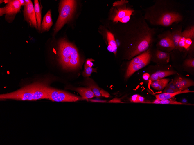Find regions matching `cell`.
Instances as JSON below:
<instances>
[{"label":"cell","instance_id":"cell-25","mask_svg":"<svg viewBox=\"0 0 194 145\" xmlns=\"http://www.w3.org/2000/svg\"><path fill=\"white\" fill-rule=\"evenodd\" d=\"M84 68V71L83 72V75L85 77H88L90 76L92 73L93 72H97L96 69L93 68L85 64V65Z\"/></svg>","mask_w":194,"mask_h":145},{"label":"cell","instance_id":"cell-22","mask_svg":"<svg viewBox=\"0 0 194 145\" xmlns=\"http://www.w3.org/2000/svg\"><path fill=\"white\" fill-rule=\"evenodd\" d=\"M150 103L164 104H169L179 105L182 104L184 105H190L193 104H187V103H184L178 102L174 99H172L171 98L167 100H159L156 98V99L152 102H150Z\"/></svg>","mask_w":194,"mask_h":145},{"label":"cell","instance_id":"cell-35","mask_svg":"<svg viewBox=\"0 0 194 145\" xmlns=\"http://www.w3.org/2000/svg\"><path fill=\"white\" fill-rule=\"evenodd\" d=\"M138 103H145V98L143 97L138 95Z\"/></svg>","mask_w":194,"mask_h":145},{"label":"cell","instance_id":"cell-13","mask_svg":"<svg viewBox=\"0 0 194 145\" xmlns=\"http://www.w3.org/2000/svg\"><path fill=\"white\" fill-rule=\"evenodd\" d=\"M53 24L51 10H49L44 16L41 25V31L48 30Z\"/></svg>","mask_w":194,"mask_h":145},{"label":"cell","instance_id":"cell-41","mask_svg":"<svg viewBox=\"0 0 194 145\" xmlns=\"http://www.w3.org/2000/svg\"><path fill=\"white\" fill-rule=\"evenodd\" d=\"M3 1H3V0H2V1H1V0H0V3H1V2H2V3L3 2Z\"/></svg>","mask_w":194,"mask_h":145},{"label":"cell","instance_id":"cell-5","mask_svg":"<svg viewBox=\"0 0 194 145\" xmlns=\"http://www.w3.org/2000/svg\"><path fill=\"white\" fill-rule=\"evenodd\" d=\"M47 92L48 99L53 101L75 102L82 99L81 97L49 87Z\"/></svg>","mask_w":194,"mask_h":145},{"label":"cell","instance_id":"cell-38","mask_svg":"<svg viewBox=\"0 0 194 145\" xmlns=\"http://www.w3.org/2000/svg\"><path fill=\"white\" fill-rule=\"evenodd\" d=\"M90 100L92 102H106V101H103V100Z\"/></svg>","mask_w":194,"mask_h":145},{"label":"cell","instance_id":"cell-40","mask_svg":"<svg viewBox=\"0 0 194 145\" xmlns=\"http://www.w3.org/2000/svg\"><path fill=\"white\" fill-rule=\"evenodd\" d=\"M31 0H24V1L25 3V5H27L28 4L29 2H30Z\"/></svg>","mask_w":194,"mask_h":145},{"label":"cell","instance_id":"cell-3","mask_svg":"<svg viewBox=\"0 0 194 145\" xmlns=\"http://www.w3.org/2000/svg\"><path fill=\"white\" fill-rule=\"evenodd\" d=\"M58 55L59 62L66 69H75L80 65L78 53L75 47L65 40L58 42Z\"/></svg>","mask_w":194,"mask_h":145},{"label":"cell","instance_id":"cell-14","mask_svg":"<svg viewBox=\"0 0 194 145\" xmlns=\"http://www.w3.org/2000/svg\"><path fill=\"white\" fill-rule=\"evenodd\" d=\"M73 90L80 94L82 99H90L95 96L91 90L88 87L77 88L73 89Z\"/></svg>","mask_w":194,"mask_h":145},{"label":"cell","instance_id":"cell-34","mask_svg":"<svg viewBox=\"0 0 194 145\" xmlns=\"http://www.w3.org/2000/svg\"><path fill=\"white\" fill-rule=\"evenodd\" d=\"M94 61L92 59H88L86 61L85 64L87 65L92 67L93 65V63L92 62V61Z\"/></svg>","mask_w":194,"mask_h":145},{"label":"cell","instance_id":"cell-36","mask_svg":"<svg viewBox=\"0 0 194 145\" xmlns=\"http://www.w3.org/2000/svg\"><path fill=\"white\" fill-rule=\"evenodd\" d=\"M109 102L111 103H122L119 99L117 98H114L108 102Z\"/></svg>","mask_w":194,"mask_h":145},{"label":"cell","instance_id":"cell-9","mask_svg":"<svg viewBox=\"0 0 194 145\" xmlns=\"http://www.w3.org/2000/svg\"><path fill=\"white\" fill-rule=\"evenodd\" d=\"M158 45L160 47L172 49L175 47L171 35V31H166L158 35Z\"/></svg>","mask_w":194,"mask_h":145},{"label":"cell","instance_id":"cell-11","mask_svg":"<svg viewBox=\"0 0 194 145\" xmlns=\"http://www.w3.org/2000/svg\"><path fill=\"white\" fill-rule=\"evenodd\" d=\"M173 82L176 86L180 90H185L194 85V82L192 80L181 77L175 79L173 81Z\"/></svg>","mask_w":194,"mask_h":145},{"label":"cell","instance_id":"cell-30","mask_svg":"<svg viewBox=\"0 0 194 145\" xmlns=\"http://www.w3.org/2000/svg\"><path fill=\"white\" fill-rule=\"evenodd\" d=\"M166 86L171 88L176 92L181 91L174 84L173 82V80H172L169 83H168Z\"/></svg>","mask_w":194,"mask_h":145},{"label":"cell","instance_id":"cell-28","mask_svg":"<svg viewBox=\"0 0 194 145\" xmlns=\"http://www.w3.org/2000/svg\"><path fill=\"white\" fill-rule=\"evenodd\" d=\"M170 80V79L168 78H166L165 80L156 89V90L159 91L163 90L166 87Z\"/></svg>","mask_w":194,"mask_h":145},{"label":"cell","instance_id":"cell-7","mask_svg":"<svg viewBox=\"0 0 194 145\" xmlns=\"http://www.w3.org/2000/svg\"><path fill=\"white\" fill-rule=\"evenodd\" d=\"M156 35L148 36L140 41L138 44L128 53V57L131 59L134 56L148 50L153 40Z\"/></svg>","mask_w":194,"mask_h":145},{"label":"cell","instance_id":"cell-15","mask_svg":"<svg viewBox=\"0 0 194 145\" xmlns=\"http://www.w3.org/2000/svg\"><path fill=\"white\" fill-rule=\"evenodd\" d=\"M107 38L108 43V50L111 52H113L116 54L117 51V44L114 35L111 32H107Z\"/></svg>","mask_w":194,"mask_h":145},{"label":"cell","instance_id":"cell-16","mask_svg":"<svg viewBox=\"0 0 194 145\" xmlns=\"http://www.w3.org/2000/svg\"><path fill=\"white\" fill-rule=\"evenodd\" d=\"M182 27L178 26L171 31V35L175 49H178V42L182 37Z\"/></svg>","mask_w":194,"mask_h":145},{"label":"cell","instance_id":"cell-12","mask_svg":"<svg viewBox=\"0 0 194 145\" xmlns=\"http://www.w3.org/2000/svg\"><path fill=\"white\" fill-rule=\"evenodd\" d=\"M194 92V91L189 90L188 88L185 90L178 91L174 93H162L155 96L156 98L159 100L170 99L175 96L184 93Z\"/></svg>","mask_w":194,"mask_h":145},{"label":"cell","instance_id":"cell-33","mask_svg":"<svg viewBox=\"0 0 194 145\" xmlns=\"http://www.w3.org/2000/svg\"><path fill=\"white\" fill-rule=\"evenodd\" d=\"M138 94H134L132 95L130 99L131 102L134 103H138Z\"/></svg>","mask_w":194,"mask_h":145},{"label":"cell","instance_id":"cell-10","mask_svg":"<svg viewBox=\"0 0 194 145\" xmlns=\"http://www.w3.org/2000/svg\"><path fill=\"white\" fill-rule=\"evenodd\" d=\"M151 58V55L150 54L140 62L135 64L130 67H128L125 78H129L135 72L144 67L149 63Z\"/></svg>","mask_w":194,"mask_h":145},{"label":"cell","instance_id":"cell-29","mask_svg":"<svg viewBox=\"0 0 194 145\" xmlns=\"http://www.w3.org/2000/svg\"><path fill=\"white\" fill-rule=\"evenodd\" d=\"M132 14H127L124 17L120 19L118 21L124 23L128 22L130 20L131 15Z\"/></svg>","mask_w":194,"mask_h":145},{"label":"cell","instance_id":"cell-27","mask_svg":"<svg viewBox=\"0 0 194 145\" xmlns=\"http://www.w3.org/2000/svg\"><path fill=\"white\" fill-rule=\"evenodd\" d=\"M184 64L185 65L188 67L193 68L194 67V58H189L186 60L184 61Z\"/></svg>","mask_w":194,"mask_h":145},{"label":"cell","instance_id":"cell-37","mask_svg":"<svg viewBox=\"0 0 194 145\" xmlns=\"http://www.w3.org/2000/svg\"><path fill=\"white\" fill-rule=\"evenodd\" d=\"M150 75L148 73L144 74L143 76V79L145 80H148L150 77Z\"/></svg>","mask_w":194,"mask_h":145},{"label":"cell","instance_id":"cell-20","mask_svg":"<svg viewBox=\"0 0 194 145\" xmlns=\"http://www.w3.org/2000/svg\"><path fill=\"white\" fill-rule=\"evenodd\" d=\"M134 10L130 8L120 10L117 13L116 15L113 19L114 22H117L124 17L127 14H133Z\"/></svg>","mask_w":194,"mask_h":145},{"label":"cell","instance_id":"cell-24","mask_svg":"<svg viewBox=\"0 0 194 145\" xmlns=\"http://www.w3.org/2000/svg\"><path fill=\"white\" fill-rule=\"evenodd\" d=\"M155 56L156 58L161 61H165L167 62L169 61V54L167 52L158 50L155 53Z\"/></svg>","mask_w":194,"mask_h":145},{"label":"cell","instance_id":"cell-2","mask_svg":"<svg viewBox=\"0 0 194 145\" xmlns=\"http://www.w3.org/2000/svg\"><path fill=\"white\" fill-rule=\"evenodd\" d=\"M48 84L46 81L34 82L16 91L1 94L0 99L34 101L48 99L47 90L49 87Z\"/></svg>","mask_w":194,"mask_h":145},{"label":"cell","instance_id":"cell-1","mask_svg":"<svg viewBox=\"0 0 194 145\" xmlns=\"http://www.w3.org/2000/svg\"><path fill=\"white\" fill-rule=\"evenodd\" d=\"M145 10L144 17L152 25L168 27L183 19V7L172 0H155Z\"/></svg>","mask_w":194,"mask_h":145},{"label":"cell","instance_id":"cell-17","mask_svg":"<svg viewBox=\"0 0 194 145\" xmlns=\"http://www.w3.org/2000/svg\"><path fill=\"white\" fill-rule=\"evenodd\" d=\"M175 72L173 71H161L152 74L148 79L149 81L152 82L155 80L162 79L168 76L173 74Z\"/></svg>","mask_w":194,"mask_h":145},{"label":"cell","instance_id":"cell-26","mask_svg":"<svg viewBox=\"0 0 194 145\" xmlns=\"http://www.w3.org/2000/svg\"><path fill=\"white\" fill-rule=\"evenodd\" d=\"M166 78L161 79L152 82L150 86L155 89L159 86L166 80Z\"/></svg>","mask_w":194,"mask_h":145},{"label":"cell","instance_id":"cell-32","mask_svg":"<svg viewBox=\"0 0 194 145\" xmlns=\"http://www.w3.org/2000/svg\"><path fill=\"white\" fill-rule=\"evenodd\" d=\"M164 88L163 93H172L176 92L175 91L167 86H166Z\"/></svg>","mask_w":194,"mask_h":145},{"label":"cell","instance_id":"cell-18","mask_svg":"<svg viewBox=\"0 0 194 145\" xmlns=\"http://www.w3.org/2000/svg\"><path fill=\"white\" fill-rule=\"evenodd\" d=\"M85 84L91 89L95 96L99 97L101 96L100 88L92 79L89 78H87L86 79Z\"/></svg>","mask_w":194,"mask_h":145},{"label":"cell","instance_id":"cell-31","mask_svg":"<svg viewBox=\"0 0 194 145\" xmlns=\"http://www.w3.org/2000/svg\"><path fill=\"white\" fill-rule=\"evenodd\" d=\"M128 2L127 0H121L115 1L113 3V6H116L123 5Z\"/></svg>","mask_w":194,"mask_h":145},{"label":"cell","instance_id":"cell-4","mask_svg":"<svg viewBox=\"0 0 194 145\" xmlns=\"http://www.w3.org/2000/svg\"><path fill=\"white\" fill-rule=\"evenodd\" d=\"M75 0H62L59 8V14L55 24L54 33L58 32L71 18L76 7Z\"/></svg>","mask_w":194,"mask_h":145},{"label":"cell","instance_id":"cell-21","mask_svg":"<svg viewBox=\"0 0 194 145\" xmlns=\"http://www.w3.org/2000/svg\"><path fill=\"white\" fill-rule=\"evenodd\" d=\"M150 54V49H148L146 51L132 59L130 62L128 67H130L135 64L140 62Z\"/></svg>","mask_w":194,"mask_h":145},{"label":"cell","instance_id":"cell-23","mask_svg":"<svg viewBox=\"0 0 194 145\" xmlns=\"http://www.w3.org/2000/svg\"><path fill=\"white\" fill-rule=\"evenodd\" d=\"M182 37L185 39L189 38L193 39L194 38V25L190 26L182 31Z\"/></svg>","mask_w":194,"mask_h":145},{"label":"cell","instance_id":"cell-8","mask_svg":"<svg viewBox=\"0 0 194 145\" xmlns=\"http://www.w3.org/2000/svg\"><path fill=\"white\" fill-rule=\"evenodd\" d=\"M23 14L24 20L33 27L38 29L34 8L31 1L24 6Z\"/></svg>","mask_w":194,"mask_h":145},{"label":"cell","instance_id":"cell-6","mask_svg":"<svg viewBox=\"0 0 194 145\" xmlns=\"http://www.w3.org/2000/svg\"><path fill=\"white\" fill-rule=\"evenodd\" d=\"M21 6L19 0H9L5 7L0 8V16L6 14V20L9 22H11L17 13L20 12Z\"/></svg>","mask_w":194,"mask_h":145},{"label":"cell","instance_id":"cell-39","mask_svg":"<svg viewBox=\"0 0 194 145\" xmlns=\"http://www.w3.org/2000/svg\"><path fill=\"white\" fill-rule=\"evenodd\" d=\"M19 1L20 4H21V6L22 5H25V3L24 1V0H19Z\"/></svg>","mask_w":194,"mask_h":145},{"label":"cell","instance_id":"cell-19","mask_svg":"<svg viewBox=\"0 0 194 145\" xmlns=\"http://www.w3.org/2000/svg\"><path fill=\"white\" fill-rule=\"evenodd\" d=\"M34 10L37 20L38 29L41 30V8L38 0H34Z\"/></svg>","mask_w":194,"mask_h":145}]
</instances>
